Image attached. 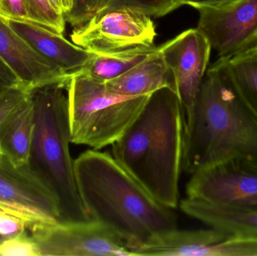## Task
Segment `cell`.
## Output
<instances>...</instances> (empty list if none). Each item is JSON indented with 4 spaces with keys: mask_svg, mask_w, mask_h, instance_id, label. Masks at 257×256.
I'll use <instances>...</instances> for the list:
<instances>
[{
    "mask_svg": "<svg viewBox=\"0 0 257 256\" xmlns=\"http://www.w3.org/2000/svg\"><path fill=\"white\" fill-rule=\"evenodd\" d=\"M6 237H3V236L0 235V243L3 241V240H6Z\"/></svg>",
    "mask_w": 257,
    "mask_h": 256,
    "instance_id": "1f68e13d",
    "label": "cell"
},
{
    "mask_svg": "<svg viewBox=\"0 0 257 256\" xmlns=\"http://www.w3.org/2000/svg\"><path fill=\"white\" fill-rule=\"evenodd\" d=\"M105 84L111 91L124 96L152 94L164 87H169L175 91L173 75L159 51L120 76L107 81Z\"/></svg>",
    "mask_w": 257,
    "mask_h": 256,
    "instance_id": "e0dca14e",
    "label": "cell"
},
{
    "mask_svg": "<svg viewBox=\"0 0 257 256\" xmlns=\"http://www.w3.org/2000/svg\"><path fill=\"white\" fill-rule=\"evenodd\" d=\"M0 57L27 90L68 83L71 75L38 53L0 18Z\"/></svg>",
    "mask_w": 257,
    "mask_h": 256,
    "instance_id": "7c38bea8",
    "label": "cell"
},
{
    "mask_svg": "<svg viewBox=\"0 0 257 256\" xmlns=\"http://www.w3.org/2000/svg\"><path fill=\"white\" fill-rule=\"evenodd\" d=\"M184 124L176 92L153 93L123 136L113 144L114 159L160 204L176 209L182 171Z\"/></svg>",
    "mask_w": 257,
    "mask_h": 256,
    "instance_id": "3957f363",
    "label": "cell"
},
{
    "mask_svg": "<svg viewBox=\"0 0 257 256\" xmlns=\"http://www.w3.org/2000/svg\"><path fill=\"white\" fill-rule=\"evenodd\" d=\"M157 36L151 17L130 7L107 8L76 27L72 42L93 54H107L141 45H154Z\"/></svg>",
    "mask_w": 257,
    "mask_h": 256,
    "instance_id": "8992f818",
    "label": "cell"
},
{
    "mask_svg": "<svg viewBox=\"0 0 257 256\" xmlns=\"http://www.w3.org/2000/svg\"><path fill=\"white\" fill-rule=\"evenodd\" d=\"M66 90L71 143L98 150L123 136L151 95L118 94L80 70L71 75Z\"/></svg>",
    "mask_w": 257,
    "mask_h": 256,
    "instance_id": "5b68a950",
    "label": "cell"
},
{
    "mask_svg": "<svg viewBox=\"0 0 257 256\" xmlns=\"http://www.w3.org/2000/svg\"><path fill=\"white\" fill-rule=\"evenodd\" d=\"M3 3L6 19L33 23L27 0H3Z\"/></svg>",
    "mask_w": 257,
    "mask_h": 256,
    "instance_id": "484cf974",
    "label": "cell"
},
{
    "mask_svg": "<svg viewBox=\"0 0 257 256\" xmlns=\"http://www.w3.org/2000/svg\"><path fill=\"white\" fill-rule=\"evenodd\" d=\"M75 168L90 217L119 236L132 253L157 236L178 228L173 209L154 199L110 153L87 150L75 159Z\"/></svg>",
    "mask_w": 257,
    "mask_h": 256,
    "instance_id": "7a4b0ae2",
    "label": "cell"
},
{
    "mask_svg": "<svg viewBox=\"0 0 257 256\" xmlns=\"http://www.w3.org/2000/svg\"><path fill=\"white\" fill-rule=\"evenodd\" d=\"M67 83L30 90L34 105V132L27 165L53 194L60 222L91 220L78 189L71 156Z\"/></svg>",
    "mask_w": 257,
    "mask_h": 256,
    "instance_id": "277c9868",
    "label": "cell"
},
{
    "mask_svg": "<svg viewBox=\"0 0 257 256\" xmlns=\"http://www.w3.org/2000/svg\"><path fill=\"white\" fill-rule=\"evenodd\" d=\"M158 51L159 47L154 45H141L117 52L93 54L90 61L80 71L105 83L128 72Z\"/></svg>",
    "mask_w": 257,
    "mask_h": 256,
    "instance_id": "ac0fdd59",
    "label": "cell"
},
{
    "mask_svg": "<svg viewBox=\"0 0 257 256\" xmlns=\"http://www.w3.org/2000/svg\"><path fill=\"white\" fill-rule=\"evenodd\" d=\"M228 63L238 92L257 114V48L228 59Z\"/></svg>",
    "mask_w": 257,
    "mask_h": 256,
    "instance_id": "d6986e66",
    "label": "cell"
},
{
    "mask_svg": "<svg viewBox=\"0 0 257 256\" xmlns=\"http://www.w3.org/2000/svg\"><path fill=\"white\" fill-rule=\"evenodd\" d=\"M0 18L5 20L6 19V14H5L4 9H3V0H0Z\"/></svg>",
    "mask_w": 257,
    "mask_h": 256,
    "instance_id": "4dcf8cb0",
    "label": "cell"
},
{
    "mask_svg": "<svg viewBox=\"0 0 257 256\" xmlns=\"http://www.w3.org/2000/svg\"><path fill=\"white\" fill-rule=\"evenodd\" d=\"M198 11L197 30L220 57L229 59L257 48V0H236L223 7Z\"/></svg>",
    "mask_w": 257,
    "mask_h": 256,
    "instance_id": "30bf717a",
    "label": "cell"
},
{
    "mask_svg": "<svg viewBox=\"0 0 257 256\" xmlns=\"http://www.w3.org/2000/svg\"><path fill=\"white\" fill-rule=\"evenodd\" d=\"M33 24L63 34L66 28V18L57 13L48 0H27Z\"/></svg>",
    "mask_w": 257,
    "mask_h": 256,
    "instance_id": "44dd1931",
    "label": "cell"
},
{
    "mask_svg": "<svg viewBox=\"0 0 257 256\" xmlns=\"http://www.w3.org/2000/svg\"><path fill=\"white\" fill-rule=\"evenodd\" d=\"M0 205L15 213L28 231L38 225L60 222L53 194L28 165L15 166L0 153Z\"/></svg>",
    "mask_w": 257,
    "mask_h": 256,
    "instance_id": "9c48e42d",
    "label": "cell"
},
{
    "mask_svg": "<svg viewBox=\"0 0 257 256\" xmlns=\"http://www.w3.org/2000/svg\"><path fill=\"white\" fill-rule=\"evenodd\" d=\"M0 256H40L36 242L27 231L0 243Z\"/></svg>",
    "mask_w": 257,
    "mask_h": 256,
    "instance_id": "7402d4cb",
    "label": "cell"
},
{
    "mask_svg": "<svg viewBox=\"0 0 257 256\" xmlns=\"http://www.w3.org/2000/svg\"><path fill=\"white\" fill-rule=\"evenodd\" d=\"M48 1H49L51 6H52L53 9H54L57 13L64 15L60 0H48Z\"/></svg>",
    "mask_w": 257,
    "mask_h": 256,
    "instance_id": "f546056e",
    "label": "cell"
},
{
    "mask_svg": "<svg viewBox=\"0 0 257 256\" xmlns=\"http://www.w3.org/2000/svg\"><path fill=\"white\" fill-rule=\"evenodd\" d=\"M6 21L38 53L69 75L83 69L93 56V53L69 42L63 34L42 26L12 19Z\"/></svg>",
    "mask_w": 257,
    "mask_h": 256,
    "instance_id": "4fadbf2b",
    "label": "cell"
},
{
    "mask_svg": "<svg viewBox=\"0 0 257 256\" xmlns=\"http://www.w3.org/2000/svg\"><path fill=\"white\" fill-rule=\"evenodd\" d=\"M181 210L211 228L238 236L257 237V207L217 205L187 198L180 203Z\"/></svg>",
    "mask_w": 257,
    "mask_h": 256,
    "instance_id": "9a60e30c",
    "label": "cell"
},
{
    "mask_svg": "<svg viewBox=\"0 0 257 256\" xmlns=\"http://www.w3.org/2000/svg\"><path fill=\"white\" fill-rule=\"evenodd\" d=\"M182 6L180 0H96L95 13L107 8L130 7L160 18Z\"/></svg>",
    "mask_w": 257,
    "mask_h": 256,
    "instance_id": "ffe728a7",
    "label": "cell"
},
{
    "mask_svg": "<svg viewBox=\"0 0 257 256\" xmlns=\"http://www.w3.org/2000/svg\"><path fill=\"white\" fill-rule=\"evenodd\" d=\"M184 124L186 174L231 159L257 165V114L238 92L227 58L207 69Z\"/></svg>",
    "mask_w": 257,
    "mask_h": 256,
    "instance_id": "6da1fadb",
    "label": "cell"
},
{
    "mask_svg": "<svg viewBox=\"0 0 257 256\" xmlns=\"http://www.w3.org/2000/svg\"><path fill=\"white\" fill-rule=\"evenodd\" d=\"M235 1L236 0H187L185 5H188L199 10L204 8L217 9V8L223 7Z\"/></svg>",
    "mask_w": 257,
    "mask_h": 256,
    "instance_id": "83f0119b",
    "label": "cell"
},
{
    "mask_svg": "<svg viewBox=\"0 0 257 256\" xmlns=\"http://www.w3.org/2000/svg\"><path fill=\"white\" fill-rule=\"evenodd\" d=\"M186 192L210 204L257 207V165L243 159L214 164L192 174Z\"/></svg>",
    "mask_w": 257,
    "mask_h": 256,
    "instance_id": "ba28073f",
    "label": "cell"
},
{
    "mask_svg": "<svg viewBox=\"0 0 257 256\" xmlns=\"http://www.w3.org/2000/svg\"><path fill=\"white\" fill-rule=\"evenodd\" d=\"M16 87H25L16 74L0 57V93Z\"/></svg>",
    "mask_w": 257,
    "mask_h": 256,
    "instance_id": "4316f807",
    "label": "cell"
},
{
    "mask_svg": "<svg viewBox=\"0 0 257 256\" xmlns=\"http://www.w3.org/2000/svg\"><path fill=\"white\" fill-rule=\"evenodd\" d=\"M64 16L69 15L73 9L74 0H60Z\"/></svg>",
    "mask_w": 257,
    "mask_h": 256,
    "instance_id": "f1b7e54d",
    "label": "cell"
},
{
    "mask_svg": "<svg viewBox=\"0 0 257 256\" xmlns=\"http://www.w3.org/2000/svg\"><path fill=\"white\" fill-rule=\"evenodd\" d=\"M27 230V224L22 219L8 213H0V235L10 238Z\"/></svg>",
    "mask_w": 257,
    "mask_h": 256,
    "instance_id": "d4e9b609",
    "label": "cell"
},
{
    "mask_svg": "<svg viewBox=\"0 0 257 256\" xmlns=\"http://www.w3.org/2000/svg\"><path fill=\"white\" fill-rule=\"evenodd\" d=\"M30 91L24 87H12L0 93V124L30 96Z\"/></svg>",
    "mask_w": 257,
    "mask_h": 256,
    "instance_id": "603a6c76",
    "label": "cell"
},
{
    "mask_svg": "<svg viewBox=\"0 0 257 256\" xmlns=\"http://www.w3.org/2000/svg\"><path fill=\"white\" fill-rule=\"evenodd\" d=\"M96 0H74L73 9L65 17L66 21L73 27L85 24L95 14Z\"/></svg>",
    "mask_w": 257,
    "mask_h": 256,
    "instance_id": "cb8c5ba5",
    "label": "cell"
},
{
    "mask_svg": "<svg viewBox=\"0 0 257 256\" xmlns=\"http://www.w3.org/2000/svg\"><path fill=\"white\" fill-rule=\"evenodd\" d=\"M211 49L208 39L197 28L185 30L159 46V52L173 75L184 122L206 73Z\"/></svg>",
    "mask_w": 257,
    "mask_h": 256,
    "instance_id": "8fae6325",
    "label": "cell"
},
{
    "mask_svg": "<svg viewBox=\"0 0 257 256\" xmlns=\"http://www.w3.org/2000/svg\"><path fill=\"white\" fill-rule=\"evenodd\" d=\"M34 105L30 96L0 124V153L15 166L28 162L34 132Z\"/></svg>",
    "mask_w": 257,
    "mask_h": 256,
    "instance_id": "2e32d148",
    "label": "cell"
},
{
    "mask_svg": "<svg viewBox=\"0 0 257 256\" xmlns=\"http://www.w3.org/2000/svg\"><path fill=\"white\" fill-rule=\"evenodd\" d=\"M29 231L40 256H133L119 236L93 219L43 224Z\"/></svg>",
    "mask_w": 257,
    "mask_h": 256,
    "instance_id": "52a82bcc",
    "label": "cell"
},
{
    "mask_svg": "<svg viewBox=\"0 0 257 256\" xmlns=\"http://www.w3.org/2000/svg\"><path fill=\"white\" fill-rule=\"evenodd\" d=\"M229 234L211 227L192 231L175 228L136 248L133 253L134 256H211L214 245Z\"/></svg>",
    "mask_w": 257,
    "mask_h": 256,
    "instance_id": "5bb4252c",
    "label": "cell"
},
{
    "mask_svg": "<svg viewBox=\"0 0 257 256\" xmlns=\"http://www.w3.org/2000/svg\"><path fill=\"white\" fill-rule=\"evenodd\" d=\"M180 1H181V4H182L183 6V5H185V3L187 0H180Z\"/></svg>",
    "mask_w": 257,
    "mask_h": 256,
    "instance_id": "d6a6232c",
    "label": "cell"
}]
</instances>
